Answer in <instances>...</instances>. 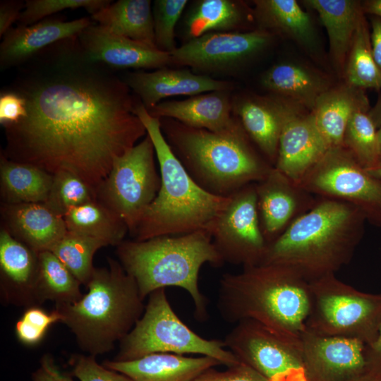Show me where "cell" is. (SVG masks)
Returning a JSON list of instances; mask_svg holds the SVG:
<instances>
[{
	"label": "cell",
	"mask_w": 381,
	"mask_h": 381,
	"mask_svg": "<svg viewBox=\"0 0 381 381\" xmlns=\"http://www.w3.org/2000/svg\"><path fill=\"white\" fill-rule=\"evenodd\" d=\"M366 170L371 174L381 179V160L375 167Z\"/></svg>",
	"instance_id": "52"
},
{
	"label": "cell",
	"mask_w": 381,
	"mask_h": 381,
	"mask_svg": "<svg viewBox=\"0 0 381 381\" xmlns=\"http://www.w3.org/2000/svg\"><path fill=\"white\" fill-rule=\"evenodd\" d=\"M361 109H370L363 90L346 83L331 87L321 95L310 113L328 148L342 145L350 118Z\"/></svg>",
	"instance_id": "27"
},
{
	"label": "cell",
	"mask_w": 381,
	"mask_h": 381,
	"mask_svg": "<svg viewBox=\"0 0 381 381\" xmlns=\"http://www.w3.org/2000/svg\"><path fill=\"white\" fill-rule=\"evenodd\" d=\"M255 183L230 196L212 232V243L223 262L243 267L260 265L267 243L258 218Z\"/></svg>",
	"instance_id": "14"
},
{
	"label": "cell",
	"mask_w": 381,
	"mask_h": 381,
	"mask_svg": "<svg viewBox=\"0 0 381 381\" xmlns=\"http://www.w3.org/2000/svg\"><path fill=\"white\" fill-rule=\"evenodd\" d=\"M111 3L109 0H27L18 22L20 25H30L59 11L78 8L93 15Z\"/></svg>",
	"instance_id": "40"
},
{
	"label": "cell",
	"mask_w": 381,
	"mask_h": 381,
	"mask_svg": "<svg viewBox=\"0 0 381 381\" xmlns=\"http://www.w3.org/2000/svg\"><path fill=\"white\" fill-rule=\"evenodd\" d=\"M274 35L257 28L210 32L190 39L170 54V65L189 66L198 74L233 71L265 51Z\"/></svg>",
	"instance_id": "13"
},
{
	"label": "cell",
	"mask_w": 381,
	"mask_h": 381,
	"mask_svg": "<svg viewBox=\"0 0 381 381\" xmlns=\"http://www.w3.org/2000/svg\"><path fill=\"white\" fill-rule=\"evenodd\" d=\"M52 180L53 174L35 165L0 155L1 203L46 202Z\"/></svg>",
	"instance_id": "30"
},
{
	"label": "cell",
	"mask_w": 381,
	"mask_h": 381,
	"mask_svg": "<svg viewBox=\"0 0 381 381\" xmlns=\"http://www.w3.org/2000/svg\"><path fill=\"white\" fill-rule=\"evenodd\" d=\"M82 284L50 250L39 252L37 291L41 303L71 304L81 298Z\"/></svg>",
	"instance_id": "34"
},
{
	"label": "cell",
	"mask_w": 381,
	"mask_h": 381,
	"mask_svg": "<svg viewBox=\"0 0 381 381\" xmlns=\"http://www.w3.org/2000/svg\"><path fill=\"white\" fill-rule=\"evenodd\" d=\"M377 139H378V150L380 155V161L381 160V128L377 129Z\"/></svg>",
	"instance_id": "53"
},
{
	"label": "cell",
	"mask_w": 381,
	"mask_h": 381,
	"mask_svg": "<svg viewBox=\"0 0 381 381\" xmlns=\"http://www.w3.org/2000/svg\"><path fill=\"white\" fill-rule=\"evenodd\" d=\"M192 381H268L248 365L240 363L223 371L210 368Z\"/></svg>",
	"instance_id": "43"
},
{
	"label": "cell",
	"mask_w": 381,
	"mask_h": 381,
	"mask_svg": "<svg viewBox=\"0 0 381 381\" xmlns=\"http://www.w3.org/2000/svg\"><path fill=\"white\" fill-rule=\"evenodd\" d=\"M187 4V0L154 1L155 43L159 50L169 54L176 49L175 28Z\"/></svg>",
	"instance_id": "39"
},
{
	"label": "cell",
	"mask_w": 381,
	"mask_h": 381,
	"mask_svg": "<svg viewBox=\"0 0 381 381\" xmlns=\"http://www.w3.org/2000/svg\"><path fill=\"white\" fill-rule=\"evenodd\" d=\"M251 20L253 9L242 1L200 0L186 18V31L190 39L210 32H240Z\"/></svg>",
	"instance_id": "31"
},
{
	"label": "cell",
	"mask_w": 381,
	"mask_h": 381,
	"mask_svg": "<svg viewBox=\"0 0 381 381\" xmlns=\"http://www.w3.org/2000/svg\"><path fill=\"white\" fill-rule=\"evenodd\" d=\"M365 346L357 339L320 335L306 329L301 348L307 381H348L363 373Z\"/></svg>",
	"instance_id": "15"
},
{
	"label": "cell",
	"mask_w": 381,
	"mask_h": 381,
	"mask_svg": "<svg viewBox=\"0 0 381 381\" xmlns=\"http://www.w3.org/2000/svg\"><path fill=\"white\" fill-rule=\"evenodd\" d=\"M69 231L83 234L117 246L128 233L124 220L97 200L68 210L64 216Z\"/></svg>",
	"instance_id": "33"
},
{
	"label": "cell",
	"mask_w": 381,
	"mask_h": 381,
	"mask_svg": "<svg viewBox=\"0 0 381 381\" xmlns=\"http://www.w3.org/2000/svg\"><path fill=\"white\" fill-rule=\"evenodd\" d=\"M155 157L152 141L147 133L114 159L109 173L96 189L97 200L124 220L130 235L161 186Z\"/></svg>",
	"instance_id": "10"
},
{
	"label": "cell",
	"mask_w": 381,
	"mask_h": 381,
	"mask_svg": "<svg viewBox=\"0 0 381 381\" xmlns=\"http://www.w3.org/2000/svg\"><path fill=\"white\" fill-rule=\"evenodd\" d=\"M97 200L96 190L78 176L59 171L53 174L47 205L64 216L71 209Z\"/></svg>",
	"instance_id": "38"
},
{
	"label": "cell",
	"mask_w": 381,
	"mask_h": 381,
	"mask_svg": "<svg viewBox=\"0 0 381 381\" xmlns=\"http://www.w3.org/2000/svg\"><path fill=\"white\" fill-rule=\"evenodd\" d=\"M344 75L346 83L361 89L381 88V71L372 50L370 32L364 14L360 18L347 55Z\"/></svg>",
	"instance_id": "35"
},
{
	"label": "cell",
	"mask_w": 381,
	"mask_h": 381,
	"mask_svg": "<svg viewBox=\"0 0 381 381\" xmlns=\"http://www.w3.org/2000/svg\"><path fill=\"white\" fill-rule=\"evenodd\" d=\"M316 197L349 203L381 228V179L371 174L343 145L329 148L298 183Z\"/></svg>",
	"instance_id": "11"
},
{
	"label": "cell",
	"mask_w": 381,
	"mask_h": 381,
	"mask_svg": "<svg viewBox=\"0 0 381 381\" xmlns=\"http://www.w3.org/2000/svg\"><path fill=\"white\" fill-rule=\"evenodd\" d=\"M102 364L133 381H192L221 363L205 356L189 357L171 353H155L128 361L106 360Z\"/></svg>",
	"instance_id": "25"
},
{
	"label": "cell",
	"mask_w": 381,
	"mask_h": 381,
	"mask_svg": "<svg viewBox=\"0 0 381 381\" xmlns=\"http://www.w3.org/2000/svg\"><path fill=\"white\" fill-rule=\"evenodd\" d=\"M1 229L36 252L51 250L68 231L64 217L44 202L1 203Z\"/></svg>",
	"instance_id": "22"
},
{
	"label": "cell",
	"mask_w": 381,
	"mask_h": 381,
	"mask_svg": "<svg viewBox=\"0 0 381 381\" xmlns=\"http://www.w3.org/2000/svg\"><path fill=\"white\" fill-rule=\"evenodd\" d=\"M39 253L0 230V289L8 304L41 306L37 282Z\"/></svg>",
	"instance_id": "19"
},
{
	"label": "cell",
	"mask_w": 381,
	"mask_h": 381,
	"mask_svg": "<svg viewBox=\"0 0 381 381\" xmlns=\"http://www.w3.org/2000/svg\"><path fill=\"white\" fill-rule=\"evenodd\" d=\"M25 3L19 0H3L0 3V36L4 37L18 21Z\"/></svg>",
	"instance_id": "46"
},
{
	"label": "cell",
	"mask_w": 381,
	"mask_h": 381,
	"mask_svg": "<svg viewBox=\"0 0 381 381\" xmlns=\"http://www.w3.org/2000/svg\"><path fill=\"white\" fill-rule=\"evenodd\" d=\"M124 82L138 96L147 109L170 97H191L212 91L231 90L232 88V84L229 81L195 73L188 69L167 67L150 72L128 73Z\"/></svg>",
	"instance_id": "20"
},
{
	"label": "cell",
	"mask_w": 381,
	"mask_h": 381,
	"mask_svg": "<svg viewBox=\"0 0 381 381\" xmlns=\"http://www.w3.org/2000/svg\"><path fill=\"white\" fill-rule=\"evenodd\" d=\"M366 222L353 205L317 197L308 211L267 245L260 265L286 267L308 282L335 274L352 259Z\"/></svg>",
	"instance_id": "2"
},
{
	"label": "cell",
	"mask_w": 381,
	"mask_h": 381,
	"mask_svg": "<svg viewBox=\"0 0 381 381\" xmlns=\"http://www.w3.org/2000/svg\"><path fill=\"white\" fill-rule=\"evenodd\" d=\"M255 185L258 218L267 245L308 211L317 200L316 196L274 167Z\"/></svg>",
	"instance_id": "16"
},
{
	"label": "cell",
	"mask_w": 381,
	"mask_h": 381,
	"mask_svg": "<svg viewBox=\"0 0 381 381\" xmlns=\"http://www.w3.org/2000/svg\"><path fill=\"white\" fill-rule=\"evenodd\" d=\"M367 370L381 373V325L376 339L365 346Z\"/></svg>",
	"instance_id": "47"
},
{
	"label": "cell",
	"mask_w": 381,
	"mask_h": 381,
	"mask_svg": "<svg viewBox=\"0 0 381 381\" xmlns=\"http://www.w3.org/2000/svg\"><path fill=\"white\" fill-rule=\"evenodd\" d=\"M91 23L87 18L71 21L45 18L30 25L12 28L0 44L1 70L21 65L46 47L78 36Z\"/></svg>",
	"instance_id": "23"
},
{
	"label": "cell",
	"mask_w": 381,
	"mask_h": 381,
	"mask_svg": "<svg viewBox=\"0 0 381 381\" xmlns=\"http://www.w3.org/2000/svg\"><path fill=\"white\" fill-rule=\"evenodd\" d=\"M217 306L227 322L252 320L301 346L311 306L310 284L284 266L245 267L222 275Z\"/></svg>",
	"instance_id": "3"
},
{
	"label": "cell",
	"mask_w": 381,
	"mask_h": 381,
	"mask_svg": "<svg viewBox=\"0 0 381 381\" xmlns=\"http://www.w3.org/2000/svg\"><path fill=\"white\" fill-rule=\"evenodd\" d=\"M71 374L80 381H133L128 376L99 364L91 355L73 356Z\"/></svg>",
	"instance_id": "42"
},
{
	"label": "cell",
	"mask_w": 381,
	"mask_h": 381,
	"mask_svg": "<svg viewBox=\"0 0 381 381\" xmlns=\"http://www.w3.org/2000/svg\"><path fill=\"white\" fill-rule=\"evenodd\" d=\"M116 253L125 271L135 279L143 300L157 289L179 287L190 296L195 318L207 319L206 298L198 286L199 272L205 263L214 267L224 264L210 232L123 241Z\"/></svg>",
	"instance_id": "6"
},
{
	"label": "cell",
	"mask_w": 381,
	"mask_h": 381,
	"mask_svg": "<svg viewBox=\"0 0 381 381\" xmlns=\"http://www.w3.org/2000/svg\"><path fill=\"white\" fill-rule=\"evenodd\" d=\"M61 321L62 315L56 308L47 312L40 306H30L25 308L16 323V335L24 345L35 346L42 341L53 324Z\"/></svg>",
	"instance_id": "41"
},
{
	"label": "cell",
	"mask_w": 381,
	"mask_h": 381,
	"mask_svg": "<svg viewBox=\"0 0 381 381\" xmlns=\"http://www.w3.org/2000/svg\"><path fill=\"white\" fill-rule=\"evenodd\" d=\"M302 2L318 13L328 35L332 63L339 73H344L354 33L364 14L361 4L354 0H306Z\"/></svg>",
	"instance_id": "29"
},
{
	"label": "cell",
	"mask_w": 381,
	"mask_h": 381,
	"mask_svg": "<svg viewBox=\"0 0 381 381\" xmlns=\"http://www.w3.org/2000/svg\"><path fill=\"white\" fill-rule=\"evenodd\" d=\"M27 114L25 99L12 90L3 91L0 95V123L6 126L18 122Z\"/></svg>",
	"instance_id": "44"
},
{
	"label": "cell",
	"mask_w": 381,
	"mask_h": 381,
	"mask_svg": "<svg viewBox=\"0 0 381 381\" xmlns=\"http://www.w3.org/2000/svg\"><path fill=\"white\" fill-rule=\"evenodd\" d=\"M370 41L375 61L381 71V18H371Z\"/></svg>",
	"instance_id": "48"
},
{
	"label": "cell",
	"mask_w": 381,
	"mask_h": 381,
	"mask_svg": "<svg viewBox=\"0 0 381 381\" xmlns=\"http://www.w3.org/2000/svg\"><path fill=\"white\" fill-rule=\"evenodd\" d=\"M80 46L92 61L116 68H162L170 65V54L112 33L92 23L78 35Z\"/></svg>",
	"instance_id": "18"
},
{
	"label": "cell",
	"mask_w": 381,
	"mask_h": 381,
	"mask_svg": "<svg viewBox=\"0 0 381 381\" xmlns=\"http://www.w3.org/2000/svg\"><path fill=\"white\" fill-rule=\"evenodd\" d=\"M311 306L306 329L325 336L354 338L365 345L381 325V294L361 291L335 274L309 282Z\"/></svg>",
	"instance_id": "9"
},
{
	"label": "cell",
	"mask_w": 381,
	"mask_h": 381,
	"mask_svg": "<svg viewBox=\"0 0 381 381\" xmlns=\"http://www.w3.org/2000/svg\"><path fill=\"white\" fill-rule=\"evenodd\" d=\"M150 137L161 176L159 190L131 235L145 241L199 231L211 233L230 197L211 194L189 175L167 142L159 118L151 116L139 100L134 109Z\"/></svg>",
	"instance_id": "4"
},
{
	"label": "cell",
	"mask_w": 381,
	"mask_h": 381,
	"mask_svg": "<svg viewBox=\"0 0 381 381\" xmlns=\"http://www.w3.org/2000/svg\"><path fill=\"white\" fill-rule=\"evenodd\" d=\"M367 109L353 114L346 127L342 145L346 147L365 169L380 162L377 128Z\"/></svg>",
	"instance_id": "37"
},
{
	"label": "cell",
	"mask_w": 381,
	"mask_h": 381,
	"mask_svg": "<svg viewBox=\"0 0 381 381\" xmlns=\"http://www.w3.org/2000/svg\"><path fill=\"white\" fill-rule=\"evenodd\" d=\"M95 267L80 300L55 306L80 348L93 356L111 351L133 329L145 306L135 279L119 260Z\"/></svg>",
	"instance_id": "7"
},
{
	"label": "cell",
	"mask_w": 381,
	"mask_h": 381,
	"mask_svg": "<svg viewBox=\"0 0 381 381\" xmlns=\"http://www.w3.org/2000/svg\"><path fill=\"white\" fill-rule=\"evenodd\" d=\"M140 318L119 342L114 360L128 361L155 353L198 354L231 367L241 363L223 341L207 339L190 329L175 313L165 289L152 292Z\"/></svg>",
	"instance_id": "8"
},
{
	"label": "cell",
	"mask_w": 381,
	"mask_h": 381,
	"mask_svg": "<svg viewBox=\"0 0 381 381\" xmlns=\"http://www.w3.org/2000/svg\"><path fill=\"white\" fill-rule=\"evenodd\" d=\"M361 5L364 13H368L381 18V0L365 1Z\"/></svg>",
	"instance_id": "49"
},
{
	"label": "cell",
	"mask_w": 381,
	"mask_h": 381,
	"mask_svg": "<svg viewBox=\"0 0 381 381\" xmlns=\"http://www.w3.org/2000/svg\"><path fill=\"white\" fill-rule=\"evenodd\" d=\"M92 19L112 33L156 47L151 1L119 0L92 15Z\"/></svg>",
	"instance_id": "32"
},
{
	"label": "cell",
	"mask_w": 381,
	"mask_h": 381,
	"mask_svg": "<svg viewBox=\"0 0 381 381\" xmlns=\"http://www.w3.org/2000/svg\"><path fill=\"white\" fill-rule=\"evenodd\" d=\"M223 342L239 361L268 381H307L301 346L256 321L236 323Z\"/></svg>",
	"instance_id": "12"
},
{
	"label": "cell",
	"mask_w": 381,
	"mask_h": 381,
	"mask_svg": "<svg viewBox=\"0 0 381 381\" xmlns=\"http://www.w3.org/2000/svg\"><path fill=\"white\" fill-rule=\"evenodd\" d=\"M230 91H212L183 100H166L147 111L152 116L171 119L190 127L224 131L238 123L233 114Z\"/></svg>",
	"instance_id": "24"
},
{
	"label": "cell",
	"mask_w": 381,
	"mask_h": 381,
	"mask_svg": "<svg viewBox=\"0 0 381 381\" xmlns=\"http://www.w3.org/2000/svg\"><path fill=\"white\" fill-rule=\"evenodd\" d=\"M348 381H381V373L366 370Z\"/></svg>",
	"instance_id": "51"
},
{
	"label": "cell",
	"mask_w": 381,
	"mask_h": 381,
	"mask_svg": "<svg viewBox=\"0 0 381 381\" xmlns=\"http://www.w3.org/2000/svg\"><path fill=\"white\" fill-rule=\"evenodd\" d=\"M368 115L375 127L377 129L381 128V95L374 107L369 109Z\"/></svg>",
	"instance_id": "50"
},
{
	"label": "cell",
	"mask_w": 381,
	"mask_h": 381,
	"mask_svg": "<svg viewBox=\"0 0 381 381\" xmlns=\"http://www.w3.org/2000/svg\"><path fill=\"white\" fill-rule=\"evenodd\" d=\"M162 133L192 179L214 195L230 197L262 180L273 166L254 145L240 122L214 132L160 118Z\"/></svg>",
	"instance_id": "5"
},
{
	"label": "cell",
	"mask_w": 381,
	"mask_h": 381,
	"mask_svg": "<svg viewBox=\"0 0 381 381\" xmlns=\"http://www.w3.org/2000/svg\"><path fill=\"white\" fill-rule=\"evenodd\" d=\"M303 107L270 95H246L233 99V114L250 140L274 167L280 134L286 121Z\"/></svg>",
	"instance_id": "17"
},
{
	"label": "cell",
	"mask_w": 381,
	"mask_h": 381,
	"mask_svg": "<svg viewBox=\"0 0 381 381\" xmlns=\"http://www.w3.org/2000/svg\"><path fill=\"white\" fill-rule=\"evenodd\" d=\"M25 63L10 90L25 99L27 114L3 127L1 154L52 174L71 172L96 190L114 159L147 135L134 113L139 100L106 65L87 56L78 36Z\"/></svg>",
	"instance_id": "1"
},
{
	"label": "cell",
	"mask_w": 381,
	"mask_h": 381,
	"mask_svg": "<svg viewBox=\"0 0 381 381\" xmlns=\"http://www.w3.org/2000/svg\"><path fill=\"white\" fill-rule=\"evenodd\" d=\"M260 83L272 95L303 108L313 109L318 99L331 87L320 71L296 62H281L263 73Z\"/></svg>",
	"instance_id": "26"
},
{
	"label": "cell",
	"mask_w": 381,
	"mask_h": 381,
	"mask_svg": "<svg viewBox=\"0 0 381 381\" xmlns=\"http://www.w3.org/2000/svg\"><path fill=\"white\" fill-rule=\"evenodd\" d=\"M105 246L107 245L99 239L68 231L50 251L86 286L95 269L94 255L98 249Z\"/></svg>",
	"instance_id": "36"
},
{
	"label": "cell",
	"mask_w": 381,
	"mask_h": 381,
	"mask_svg": "<svg viewBox=\"0 0 381 381\" xmlns=\"http://www.w3.org/2000/svg\"><path fill=\"white\" fill-rule=\"evenodd\" d=\"M253 4L258 28L290 39L309 52L318 51V36L312 19L296 1L255 0Z\"/></svg>",
	"instance_id": "28"
},
{
	"label": "cell",
	"mask_w": 381,
	"mask_h": 381,
	"mask_svg": "<svg viewBox=\"0 0 381 381\" xmlns=\"http://www.w3.org/2000/svg\"><path fill=\"white\" fill-rule=\"evenodd\" d=\"M73 377L62 371L49 354L41 358L40 366L32 373V381H74Z\"/></svg>",
	"instance_id": "45"
},
{
	"label": "cell",
	"mask_w": 381,
	"mask_h": 381,
	"mask_svg": "<svg viewBox=\"0 0 381 381\" xmlns=\"http://www.w3.org/2000/svg\"><path fill=\"white\" fill-rule=\"evenodd\" d=\"M328 149L311 113L302 110L284 124L274 167L298 183Z\"/></svg>",
	"instance_id": "21"
}]
</instances>
